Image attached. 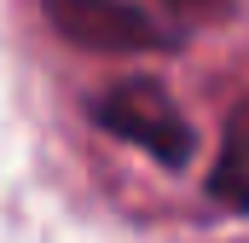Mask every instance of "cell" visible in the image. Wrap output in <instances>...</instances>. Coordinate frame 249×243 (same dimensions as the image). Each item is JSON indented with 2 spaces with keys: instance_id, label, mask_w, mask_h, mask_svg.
<instances>
[{
  "instance_id": "obj_1",
  "label": "cell",
  "mask_w": 249,
  "mask_h": 243,
  "mask_svg": "<svg viewBox=\"0 0 249 243\" xmlns=\"http://www.w3.org/2000/svg\"><path fill=\"white\" fill-rule=\"evenodd\" d=\"M87 122L122 145H139L145 156H157L162 168H186L191 151H197V133H191L186 110L157 87V81H122L110 93H99L87 104Z\"/></svg>"
},
{
  "instance_id": "obj_2",
  "label": "cell",
  "mask_w": 249,
  "mask_h": 243,
  "mask_svg": "<svg viewBox=\"0 0 249 243\" xmlns=\"http://www.w3.org/2000/svg\"><path fill=\"white\" fill-rule=\"evenodd\" d=\"M53 35H64L81 52L99 58H133V52H174L180 35L162 29L151 12L127 6V0H41Z\"/></svg>"
},
{
  "instance_id": "obj_3",
  "label": "cell",
  "mask_w": 249,
  "mask_h": 243,
  "mask_svg": "<svg viewBox=\"0 0 249 243\" xmlns=\"http://www.w3.org/2000/svg\"><path fill=\"white\" fill-rule=\"evenodd\" d=\"M209 197L249 214V99L226 110V127H220V156L209 168Z\"/></svg>"
},
{
  "instance_id": "obj_4",
  "label": "cell",
  "mask_w": 249,
  "mask_h": 243,
  "mask_svg": "<svg viewBox=\"0 0 249 243\" xmlns=\"http://www.w3.org/2000/svg\"><path fill=\"white\" fill-rule=\"evenodd\" d=\"M168 6H180V12H226L232 0H168Z\"/></svg>"
}]
</instances>
